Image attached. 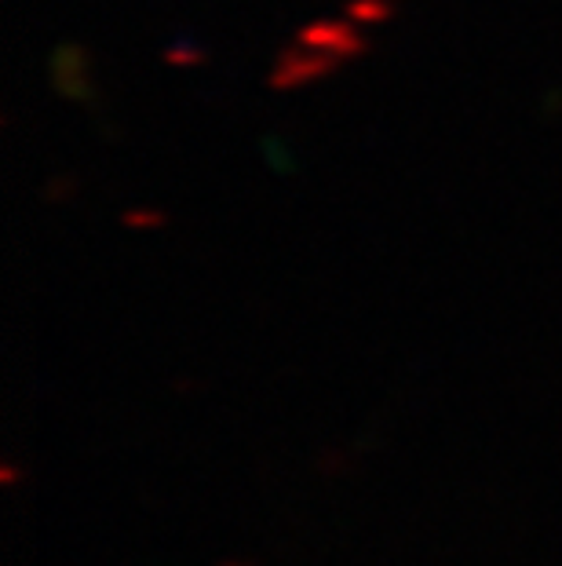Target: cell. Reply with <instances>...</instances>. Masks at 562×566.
<instances>
[{"label":"cell","mask_w":562,"mask_h":566,"mask_svg":"<svg viewBox=\"0 0 562 566\" xmlns=\"http://www.w3.org/2000/svg\"><path fill=\"white\" fill-rule=\"evenodd\" d=\"M340 59L329 52H318V48H307V44H289V48H282L278 63H274V70L267 77V85L274 92H293V88H304L311 81H321V77H329L332 70H340Z\"/></svg>","instance_id":"1"},{"label":"cell","mask_w":562,"mask_h":566,"mask_svg":"<svg viewBox=\"0 0 562 566\" xmlns=\"http://www.w3.org/2000/svg\"><path fill=\"white\" fill-rule=\"evenodd\" d=\"M296 41L307 44V48L337 55L340 63L359 59V55L370 52V41L362 37L359 22H351V19H318V22H311V26H304L300 33H296Z\"/></svg>","instance_id":"2"},{"label":"cell","mask_w":562,"mask_h":566,"mask_svg":"<svg viewBox=\"0 0 562 566\" xmlns=\"http://www.w3.org/2000/svg\"><path fill=\"white\" fill-rule=\"evenodd\" d=\"M52 85L55 92H63L66 99L77 103H96L88 81V52L80 44H59L52 55Z\"/></svg>","instance_id":"3"},{"label":"cell","mask_w":562,"mask_h":566,"mask_svg":"<svg viewBox=\"0 0 562 566\" xmlns=\"http://www.w3.org/2000/svg\"><path fill=\"white\" fill-rule=\"evenodd\" d=\"M395 11V0H351L348 4V19L351 22H387Z\"/></svg>","instance_id":"4"},{"label":"cell","mask_w":562,"mask_h":566,"mask_svg":"<svg viewBox=\"0 0 562 566\" xmlns=\"http://www.w3.org/2000/svg\"><path fill=\"white\" fill-rule=\"evenodd\" d=\"M165 59H168L172 66H201L205 59H209V55H205L201 44H194V41H176V44H172V48L165 52Z\"/></svg>","instance_id":"5"},{"label":"cell","mask_w":562,"mask_h":566,"mask_svg":"<svg viewBox=\"0 0 562 566\" xmlns=\"http://www.w3.org/2000/svg\"><path fill=\"white\" fill-rule=\"evenodd\" d=\"M124 226H135V231H154V226H165V212L132 209V212H124Z\"/></svg>","instance_id":"6"},{"label":"cell","mask_w":562,"mask_h":566,"mask_svg":"<svg viewBox=\"0 0 562 566\" xmlns=\"http://www.w3.org/2000/svg\"><path fill=\"white\" fill-rule=\"evenodd\" d=\"M263 151H267V157L274 162V168H278V173H293V157L282 151L278 140H267V143H263Z\"/></svg>","instance_id":"7"}]
</instances>
